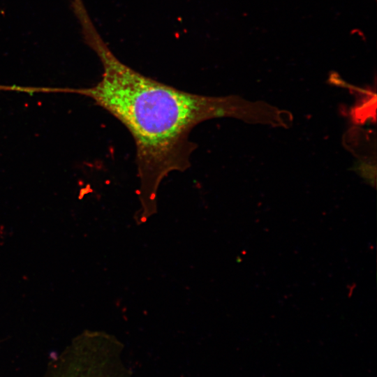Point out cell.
<instances>
[{"instance_id":"6da1fadb","label":"cell","mask_w":377,"mask_h":377,"mask_svg":"<svg viewBox=\"0 0 377 377\" xmlns=\"http://www.w3.org/2000/svg\"><path fill=\"white\" fill-rule=\"evenodd\" d=\"M84 40L99 56L104 73L96 86L78 91L94 99L132 135L145 205H154L159 185L170 173L191 166L198 145L189 136L197 125L222 117L253 123L258 116L257 103L239 96L192 94L141 75L120 62L96 30L88 31Z\"/></svg>"},{"instance_id":"7a4b0ae2","label":"cell","mask_w":377,"mask_h":377,"mask_svg":"<svg viewBox=\"0 0 377 377\" xmlns=\"http://www.w3.org/2000/svg\"><path fill=\"white\" fill-rule=\"evenodd\" d=\"M121 352L108 338L82 337L62 355L50 377H128Z\"/></svg>"}]
</instances>
